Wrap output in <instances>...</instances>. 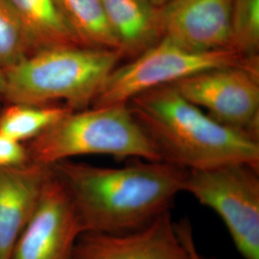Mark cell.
Here are the masks:
<instances>
[{"instance_id":"obj_1","label":"cell","mask_w":259,"mask_h":259,"mask_svg":"<svg viewBox=\"0 0 259 259\" xmlns=\"http://www.w3.org/2000/svg\"><path fill=\"white\" fill-rule=\"evenodd\" d=\"M50 168L65 186L82 233H121L147 225L170 210L187 173L151 160L101 167L66 159Z\"/></svg>"},{"instance_id":"obj_2","label":"cell","mask_w":259,"mask_h":259,"mask_svg":"<svg viewBox=\"0 0 259 259\" xmlns=\"http://www.w3.org/2000/svg\"><path fill=\"white\" fill-rule=\"evenodd\" d=\"M127 104L162 161L185 170L229 163L259 169L257 138L213 119L171 84L140 93Z\"/></svg>"},{"instance_id":"obj_3","label":"cell","mask_w":259,"mask_h":259,"mask_svg":"<svg viewBox=\"0 0 259 259\" xmlns=\"http://www.w3.org/2000/svg\"><path fill=\"white\" fill-rule=\"evenodd\" d=\"M122 59L117 49L80 46L37 51L5 71V104L85 110Z\"/></svg>"},{"instance_id":"obj_4","label":"cell","mask_w":259,"mask_h":259,"mask_svg":"<svg viewBox=\"0 0 259 259\" xmlns=\"http://www.w3.org/2000/svg\"><path fill=\"white\" fill-rule=\"evenodd\" d=\"M25 146L29 161L44 166L88 155L162 161L128 104L69 111Z\"/></svg>"},{"instance_id":"obj_5","label":"cell","mask_w":259,"mask_h":259,"mask_svg":"<svg viewBox=\"0 0 259 259\" xmlns=\"http://www.w3.org/2000/svg\"><path fill=\"white\" fill-rule=\"evenodd\" d=\"M259 65L257 58H246L230 48L197 52L161 38L108 77L93 107L127 104L140 93L168 85L207 69Z\"/></svg>"},{"instance_id":"obj_6","label":"cell","mask_w":259,"mask_h":259,"mask_svg":"<svg viewBox=\"0 0 259 259\" xmlns=\"http://www.w3.org/2000/svg\"><path fill=\"white\" fill-rule=\"evenodd\" d=\"M184 191L222 219L244 259H259L258 168L229 163L187 170Z\"/></svg>"},{"instance_id":"obj_7","label":"cell","mask_w":259,"mask_h":259,"mask_svg":"<svg viewBox=\"0 0 259 259\" xmlns=\"http://www.w3.org/2000/svg\"><path fill=\"white\" fill-rule=\"evenodd\" d=\"M171 85L213 119L258 139L259 65L211 68Z\"/></svg>"},{"instance_id":"obj_8","label":"cell","mask_w":259,"mask_h":259,"mask_svg":"<svg viewBox=\"0 0 259 259\" xmlns=\"http://www.w3.org/2000/svg\"><path fill=\"white\" fill-rule=\"evenodd\" d=\"M82 230L65 186L49 166L37 209L12 259H71Z\"/></svg>"},{"instance_id":"obj_9","label":"cell","mask_w":259,"mask_h":259,"mask_svg":"<svg viewBox=\"0 0 259 259\" xmlns=\"http://www.w3.org/2000/svg\"><path fill=\"white\" fill-rule=\"evenodd\" d=\"M71 259H190L170 210L121 233H82Z\"/></svg>"},{"instance_id":"obj_10","label":"cell","mask_w":259,"mask_h":259,"mask_svg":"<svg viewBox=\"0 0 259 259\" xmlns=\"http://www.w3.org/2000/svg\"><path fill=\"white\" fill-rule=\"evenodd\" d=\"M232 1H167L159 7L161 38L197 52L228 48Z\"/></svg>"},{"instance_id":"obj_11","label":"cell","mask_w":259,"mask_h":259,"mask_svg":"<svg viewBox=\"0 0 259 259\" xmlns=\"http://www.w3.org/2000/svg\"><path fill=\"white\" fill-rule=\"evenodd\" d=\"M49 166L29 162L0 169V259L15 246L37 209Z\"/></svg>"},{"instance_id":"obj_12","label":"cell","mask_w":259,"mask_h":259,"mask_svg":"<svg viewBox=\"0 0 259 259\" xmlns=\"http://www.w3.org/2000/svg\"><path fill=\"white\" fill-rule=\"evenodd\" d=\"M123 59H134L161 39L159 7L151 0H101Z\"/></svg>"},{"instance_id":"obj_13","label":"cell","mask_w":259,"mask_h":259,"mask_svg":"<svg viewBox=\"0 0 259 259\" xmlns=\"http://www.w3.org/2000/svg\"><path fill=\"white\" fill-rule=\"evenodd\" d=\"M10 2L24 26L32 54L52 47L80 46L66 25L56 0H10Z\"/></svg>"},{"instance_id":"obj_14","label":"cell","mask_w":259,"mask_h":259,"mask_svg":"<svg viewBox=\"0 0 259 259\" xmlns=\"http://www.w3.org/2000/svg\"><path fill=\"white\" fill-rule=\"evenodd\" d=\"M56 3L81 47L119 50L101 0H56Z\"/></svg>"},{"instance_id":"obj_15","label":"cell","mask_w":259,"mask_h":259,"mask_svg":"<svg viewBox=\"0 0 259 259\" xmlns=\"http://www.w3.org/2000/svg\"><path fill=\"white\" fill-rule=\"evenodd\" d=\"M69 111L62 105L7 104L0 111V134L25 144Z\"/></svg>"},{"instance_id":"obj_16","label":"cell","mask_w":259,"mask_h":259,"mask_svg":"<svg viewBox=\"0 0 259 259\" xmlns=\"http://www.w3.org/2000/svg\"><path fill=\"white\" fill-rule=\"evenodd\" d=\"M228 48L246 58L259 51V0H233Z\"/></svg>"},{"instance_id":"obj_17","label":"cell","mask_w":259,"mask_h":259,"mask_svg":"<svg viewBox=\"0 0 259 259\" xmlns=\"http://www.w3.org/2000/svg\"><path fill=\"white\" fill-rule=\"evenodd\" d=\"M32 54L24 26L10 0H0V66L6 71Z\"/></svg>"},{"instance_id":"obj_18","label":"cell","mask_w":259,"mask_h":259,"mask_svg":"<svg viewBox=\"0 0 259 259\" xmlns=\"http://www.w3.org/2000/svg\"><path fill=\"white\" fill-rule=\"evenodd\" d=\"M29 162L25 144L0 134V169L21 166Z\"/></svg>"},{"instance_id":"obj_19","label":"cell","mask_w":259,"mask_h":259,"mask_svg":"<svg viewBox=\"0 0 259 259\" xmlns=\"http://www.w3.org/2000/svg\"><path fill=\"white\" fill-rule=\"evenodd\" d=\"M177 233L183 242L185 249L187 250L190 259H206L199 251L195 243L193 229L188 219H183L180 222L175 223Z\"/></svg>"},{"instance_id":"obj_20","label":"cell","mask_w":259,"mask_h":259,"mask_svg":"<svg viewBox=\"0 0 259 259\" xmlns=\"http://www.w3.org/2000/svg\"><path fill=\"white\" fill-rule=\"evenodd\" d=\"M5 90H6V74L5 70L0 66V111H2L3 104H5Z\"/></svg>"},{"instance_id":"obj_21","label":"cell","mask_w":259,"mask_h":259,"mask_svg":"<svg viewBox=\"0 0 259 259\" xmlns=\"http://www.w3.org/2000/svg\"><path fill=\"white\" fill-rule=\"evenodd\" d=\"M151 1L157 7H161L162 5H164L167 1H169V0H151Z\"/></svg>"}]
</instances>
